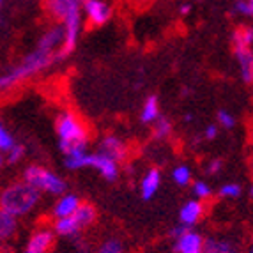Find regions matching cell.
Here are the masks:
<instances>
[{
	"label": "cell",
	"instance_id": "obj_36",
	"mask_svg": "<svg viewBox=\"0 0 253 253\" xmlns=\"http://www.w3.org/2000/svg\"><path fill=\"white\" fill-rule=\"evenodd\" d=\"M191 121H193V115H191V114H186L184 115V123H191Z\"/></svg>",
	"mask_w": 253,
	"mask_h": 253
},
{
	"label": "cell",
	"instance_id": "obj_41",
	"mask_svg": "<svg viewBox=\"0 0 253 253\" xmlns=\"http://www.w3.org/2000/svg\"><path fill=\"white\" fill-rule=\"evenodd\" d=\"M23 253H30V252H27V250H23Z\"/></svg>",
	"mask_w": 253,
	"mask_h": 253
},
{
	"label": "cell",
	"instance_id": "obj_42",
	"mask_svg": "<svg viewBox=\"0 0 253 253\" xmlns=\"http://www.w3.org/2000/svg\"><path fill=\"white\" fill-rule=\"evenodd\" d=\"M252 140H253V131H252Z\"/></svg>",
	"mask_w": 253,
	"mask_h": 253
},
{
	"label": "cell",
	"instance_id": "obj_6",
	"mask_svg": "<svg viewBox=\"0 0 253 253\" xmlns=\"http://www.w3.org/2000/svg\"><path fill=\"white\" fill-rule=\"evenodd\" d=\"M82 11H84L85 21L90 27H103L114 14V9L106 0H84Z\"/></svg>",
	"mask_w": 253,
	"mask_h": 253
},
{
	"label": "cell",
	"instance_id": "obj_17",
	"mask_svg": "<svg viewBox=\"0 0 253 253\" xmlns=\"http://www.w3.org/2000/svg\"><path fill=\"white\" fill-rule=\"evenodd\" d=\"M161 186V170L160 169H149L144 173V177L140 181V197L144 200H151L158 193Z\"/></svg>",
	"mask_w": 253,
	"mask_h": 253
},
{
	"label": "cell",
	"instance_id": "obj_39",
	"mask_svg": "<svg viewBox=\"0 0 253 253\" xmlns=\"http://www.w3.org/2000/svg\"><path fill=\"white\" fill-rule=\"evenodd\" d=\"M252 173H253V158H252Z\"/></svg>",
	"mask_w": 253,
	"mask_h": 253
},
{
	"label": "cell",
	"instance_id": "obj_9",
	"mask_svg": "<svg viewBox=\"0 0 253 253\" xmlns=\"http://www.w3.org/2000/svg\"><path fill=\"white\" fill-rule=\"evenodd\" d=\"M57 236H55L51 227H38L34 232L30 234L29 241H27L25 250L30 253H50L53 250L55 243H57Z\"/></svg>",
	"mask_w": 253,
	"mask_h": 253
},
{
	"label": "cell",
	"instance_id": "obj_24",
	"mask_svg": "<svg viewBox=\"0 0 253 253\" xmlns=\"http://www.w3.org/2000/svg\"><path fill=\"white\" fill-rule=\"evenodd\" d=\"M173 131V126H172V121L167 117H163L161 115L160 119H158L156 123L152 124V136L156 140H167L170 138V135H172Z\"/></svg>",
	"mask_w": 253,
	"mask_h": 253
},
{
	"label": "cell",
	"instance_id": "obj_13",
	"mask_svg": "<svg viewBox=\"0 0 253 253\" xmlns=\"http://www.w3.org/2000/svg\"><path fill=\"white\" fill-rule=\"evenodd\" d=\"M82 206V199L73 191H66L60 197H57V200L53 202L50 209V218H66V216H71L76 212V209Z\"/></svg>",
	"mask_w": 253,
	"mask_h": 253
},
{
	"label": "cell",
	"instance_id": "obj_20",
	"mask_svg": "<svg viewBox=\"0 0 253 253\" xmlns=\"http://www.w3.org/2000/svg\"><path fill=\"white\" fill-rule=\"evenodd\" d=\"M160 117H161V108H160V101H158V96L151 94V96L145 97L144 105H142L140 121L144 124H154Z\"/></svg>",
	"mask_w": 253,
	"mask_h": 253
},
{
	"label": "cell",
	"instance_id": "obj_29",
	"mask_svg": "<svg viewBox=\"0 0 253 253\" xmlns=\"http://www.w3.org/2000/svg\"><path fill=\"white\" fill-rule=\"evenodd\" d=\"M25 154H27V149H25V145H21V144H16L14 145L11 151L5 154V163L7 165H16V163H20L23 158H25Z\"/></svg>",
	"mask_w": 253,
	"mask_h": 253
},
{
	"label": "cell",
	"instance_id": "obj_10",
	"mask_svg": "<svg viewBox=\"0 0 253 253\" xmlns=\"http://www.w3.org/2000/svg\"><path fill=\"white\" fill-rule=\"evenodd\" d=\"M84 0H44V9L48 16L57 23H62L69 14L82 11Z\"/></svg>",
	"mask_w": 253,
	"mask_h": 253
},
{
	"label": "cell",
	"instance_id": "obj_7",
	"mask_svg": "<svg viewBox=\"0 0 253 253\" xmlns=\"http://www.w3.org/2000/svg\"><path fill=\"white\" fill-rule=\"evenodd\" d=\"M87 167L96 170L103 179L106 181H117L119 173H121V163L112 160L110 156L103 154V152H89V160H87Z\"/></svg>",
	"mask_w": 253,
	"mask_h": 253
},
{
	"label": "cell",
	"instance_id": "obj_18",
	"mask_svg": "<svg viewBox=\"0 0 253 253\" xmlns=\"http://www.w3.org/2000/svg\"><path fill=\"white\" fill-rule=\"evenodd\" d=\"M87 160H89V149H87V145L73 147L68 152H64V167L71 170V172L85 169L87 167Z\"/></svg>",
	"mask_w": 253,
	"mask_h": 253
},
{
	"label": "cell",
	"instance_id": "obj_1",
	"mask_svg": "<svg viewBox=\"0 0 253 253\" xmlns=\"http://www.w3.org/2000/svg\"><path fill=\"white\" fill-rule=\"evenodd\" d=\"M64 29L60 23L48 27L39 36L36 46L20 60L0 73V94L11 92L23 82L41 75L51 64L59 62V50L62 46Z\"/></svg>",
	"mask_w": 253,
	"mask_h": 253
},
{
	"label": "cell",
	"instance_id": "obj_33",
	"mask_svg": "<svg viewBox=\"0 0 253 253\" xmlns=\"http://www.w3.org/2000/svg\"><path fill=\"white\" fill-rule=\"evenodd\" d=\"M186 228H188V227H184V225H181V223H179L177 227H173L172 230H170V237H172V239H175V237H179L182 232H184Z\"/></svg>",
	"mask_w": 253,
	"mask_h": 253
},
{
	"label": "cell",
	"instance_id": "obj_14",
	"mask_svg": "<svg viewBox=\"0 0 253 253\" xmlns=\"http://www.w3.org/2000/svg\"><path fill=\"white\" fill-rule=\"evenodd\" d=\"M234 55H236V62L239 66V75L241 80L246 85L253 84V50L245 46H236L234 48Z\"/></svg>",
	"mask_w": 253,
	"mask_h": 253
},
{
	"label": "cell",
	"instance_id": "obj_22",
	"mask_svg": "<svg viewBox=\"0 0 253 253\" xmlns=\"http://www.w3.org/2000/svg\"><path fill=\"white\" fill-rule=\"evenodd\" d=\"M172 181L179 186V188H186L193 182V170H191L190 165L181 163L175 165L172 169Z\"/></svg>",
	"mask_w": 253,
	"mask_h": 253
},
{
	"label": "cell",
	"instance_id": "obj_19",
	"mask_svg": "<svg viewBox=\"0 0 253 253\" xmlns=\"http://www.w3.org/2000/svg\"><path fill=\"white\" fill-rule=\"evenodd\" d=\"M18 227H20V218L0 209V245L13 239L18 232Z\"/></svg>",
	"mask_w": 253,
	"mask_h": 253
},
{
	"label": "cell",
	"instance_id": "obj_31",
	"mask_svg": "<svg viewBox=\"0 0 253 253\" xmlns=\"http://www.w3.org/2000/svg\"><path fill=\"white\" fill-rule=\"evenodd\" d=\"M223 160L221 158H212L209 163L206 165V172L207 175H218L221 170H223Z\"/></svg>",
	"mask_w": 253,
	"mask_h": 253
},
{
	"label": "cell",
	"instance_id": "obj_3",
	"mask_svg": "<svg viewBox=\"0 0 253 253\" xmlns=\"http://www.w3.org/2000/svg\"><path fill=\"white\" fill-rule=\"evenodd\" d=\"M55 133L59 138L60 152H68L73 147L89 145V129L78 114L73 110H60L55 117Z\"/></svg>",
	"mask_w": 253,
	"mask_h": 253
},
{
	"label": "cell",
	"instance_id": "obj_34",
	"mask_svg": "<svg viewBox=\"0 0 253 253\" xmlns=\"http://www.w3.org/2000/svg\"><path fill=\"white\" fill-rule=\"evenodd\" d=\"M190 13H191V4H190V2H186V4H182L181 7H179V14H181V16H188Z\"/></svg>",
	"mask_w": 253,
	"mask_h": 253
},
{
	"label": "cell",
	"instance_id": "obj_28",
	"mask_svg": "<svg viewBox=\"0 0 253 253\" xmlns=\"http://www.w3.org/2000/svg\"><path fill=\"white\" fill-rule=\"evenodd\" d=\"M191 190H193V197L199 200H209L212 197V188L209 182L206 181H193L191 182Z\"/></svg>",
	"mask_w": 253,
	"mask_h": 253
},
{
	"label": "cell",
	"instance_id": "obj_37",
	"mask_svg": "<svg viewBox=\"0 0 253 253\" xmlns=\"http://www.w3.org/2000/svg\"><path fill=\"white\" fill-rule=\"evenodd\" d=\"M248 197L253 199V184H250V190H248Z\"/></svg>",
	"mask_w": 253,
	"mask_h": 253
},
{
	"label": "cell",
	"instance_id": "obj_38",
	"mask_svg": "<svg viewBox=\"0 0 253 253\" xmlns=\"http://www.w3.org/2000/svg\"><path fill=\"white\" fill-rule=\"evenodd\" d=\"M248 253H253V243L250 245V248H248Z\"/></svg>",
	"mask_w": 253,
	"mask_h": 253
},
{
	"label": "cell",
	"instance_id": "obj_26",
	"mask_svg": "<svg viewBox=\"0 0 253 253\" xmlns=\"http://www.w3.org/2000/svg\"><path fill=\"white\" fill-rule=\"evenodd\" d=\"M219 199L225 200H236L243 195V188L237 182H227V184H221V188L218 190Z\"/></svg>",
	"mask_w": 253,
	"mask_h": 253
},
{
	"label": "cell",
	"instance_id": "obj_27",
	"mask_svg": "<svg viewBox=\"0 0 253 253\" xmlns=\"http://www.w3.org/2000/svg\"><path fill=\"white\" fill-rule=\"evenodd\" d=\"M16 144L18 142L14 140V136L11 135V131H9L7 127H5V124L0 121V152H2V154H7Z\"/></svg>",
	"mask_w": 253,
	"mask_h": 253
},
{
	"label": "cell",
	"instance_id": "obj_4",
	"mask_svg": "<svg viewBox=\"0 0 253 253\" xmlns=\"http://www.w3.org/2000/svg\"><path fill=\"white\" fill-rule=\"evenodd\" d=\"M21 179L38 188L41 193L51 195V197H60L68 191V181L62 175L51 172L50 169L38 163L27 165L21 173Z\"/></svg>",
	"mask_w": 253,
	"mask_h": 253
},
{
	"label": "cell",
	"instance_id": "obj_2",
	"mask_svg": "<svg viewBox=\"0 0 253 253\" xmlns=\"http://www.w3.org/2000/svg\"><path fill=\"white\" fill-rule=\"evenodd\" d=\"M41 195L38 188L20 179L0 190V209L11 212L16 218H25L36 211L41 202Z\"/></svg>",
	"mask_w": 253,
	"mask_h": 253
},
{
	"label": "cell",
	"instance_id": "obj_32",
	"mask_svg": "<svg viewBox=\"0 0 253 253\" xmlns=\"http://www.w3.org/2000/svg\"><path fill=\"white\" fill-rule=\"evenodd\" d=\"M202 136L207 140V142H212V140L218 136V124H207V126L204 127Z\"/></svg>",
	"mask_w": 253,
	"mask_h": 253
},
{
	"label": "cell",
	"instance_id": "obj_21",
	"mask_svg": "<svg viewBox=\"0 0 253 253\" xmlns=\"http://www.w3.org/2000/svg\"><path fill=\"white\" fill-rule=\"evenodd\" d=\"M73 216H75L76 223L80 225V228L85 232L87 228L92 227V225L97 221V209L92 206V204L82 202V206L76 209V212Z\"/></svg>",
	"mask_w": 253,
	"mask_h": 253
},
{
	"label": "cell",
	"instance_id": "obj_16",
	"mask_svg": "<svg viewBox=\"0 0 253 253\" xmlns=\"http://www.w3.org/2000/svg\"><path fill=\"white\" fill-rule=\"evenodd\" d=\"M51 228H53V232L57 237H62V239H69V237H76V236H82V230L80 225L76 223L75 216H66V218H57V219H51Z\"/></svg>",
	"mask_w": 253,
	"mask_h": 253
},
{
	"label": "cell",
	"instance_id": "obj_23",
	"mask_svg": "<svg viewBox=\"0 0 253 253\" xmlns=\"http://www.w3.org/2000/svg\"><path fill=\"white\" fill-rule=\"evenodd\" d=\"M232 42H234V48L236 46L252 48L253 46V27H248V25L237 27L232 32Z\"/></svg>",
	"mask_w": 253,
	"mask_h": 253
},
{
	"label": "cell",
	"instance_id": "obj_8",
	"mask_svg": "<svg viewBox=\"0 0 253 253\" xmlns=\"http://www.w3.org/2000/svg\"><path fill=\"white\" fill-rule=\"evenodd\" d=\"M97 151L110 156L117 163H123L129 156V145L124 142V138H121L115 133H108V135L101 136L99 144H97Z\"/></svg>",
	"mask_w": 253,
	"mask_h": 253
},
{
	"label": "cell",
	"instance_id": "obj_40",
	"mask_svg": "<svg viewBox=\"0 0 253 253\" xmlns=\"http://www.w3.org/2000/svg\"><path fill=\"white\" fill-rule=\"evenodd\" d=\"M2 2H4V0H0V7H2Z\"/></svg>",
	"mask_w": 253,
	"mask_h": 253
},
{
	"label": "cell",
	"instance_id": "obj_35",
	"mask_svg": "<svg viewBox=\"0 0 253 253\" xmlns=\"http://www.w3.org/2000/svg\"><path fill=\"white\" fill-rule=\"evenodd\" d=\"M4 163H5V154H2V152H0V170H2Z\"/></svg>",
	"mask_w": 253,
	"mask_h": 253
},
{
	"label": "cell",
	"instance_id": "obj_12",
	"mask_svg": "<svg viewBox=\"0 0 253 253\" xmlns=\"http://www.w3.org/2000/svg\"><path fill=\"white\" fill-rule=\"evenodd\" d=\"M206 211H207V207L204 200H199V199L186 200L181 206V209H179V223L188 228L195 227L197 223L202 221V218L206 216Z\"/></svg>",
	"mask_w": 253,
	"mask_h": 253
},
{
	"label": "cell",
	"instance_id": "obj_5",
	"mask_svg": "<svg viewBox=\"0 0 253 253\" xmlns=\"http://www.w3.org/2000/svg\"><path fill=\"white\" fill-rule=\"evenodd\" d=\"M84 11H76V13L69 14L66 20L60 23L64 29V39H62V46L59 50V60H64L71 57V53L78 46V41H80L82 30H84Z\"/></svg>",
	"mask_w": 253,
	"mask_h": 253
},
{
	"label": "cell",
	"instance_id": "obj_25",
	"mask_svg": "<svg viewBox=\"0 0 253 253\" xmlns=\"http://www.w3.org/2000/svg\"><path fill=\"white\" fill-rule=\"evenodd\" d=\"M94 253H126V246L119 237H106Z\"/></svg>",
	"mask_w": 253,
	"mask_h": 253
},
{
	"label": "cell",
	"instance_id": "obj_15",
	"mask_svg": "<svg viewBox=\"0 0 253 253\" xmlns=\"http://www.w3.org/2000/svg\"><path fill=\"white\" fill-rule=\"evenodd\" d=\"M204 253H241L239 245L227 236H211L206 237Z\"/></svg>",
	"mask_w": 253,
	"mask_h": 253
},
{
	"label": "cell",
	"instance_id": "obj_30",
	"mask_svg": "<svg viewBox=\"0 0 253 253\" xmlns=\"http://www.w3.org/2000/svg\"><path fill=\"white\" fill-rule=\"evenodd\" d=\"M216 123H218V126L225 127V129H234L236 127V117L227 110H219L216 114Z\"/></svg>",
	"mask_w": 253,
	"mask_h": 253
},
{
	"label": "cell",
	"instance_id": "obj_11",
	"mask_svg": "<svg viewBox=\"0 0 253 253\" xmlns=\"http://www.w3.org/2000/svg\"><path fill=\"white\" fill-rule=\"evenodd\" d=\"M206 237L193 228H186L179 237L173 239V250L175 253H204Z\"/></svg>",
	"mask_w": 253,
	"mask_h": 253
}]
</instances>
